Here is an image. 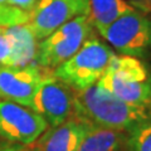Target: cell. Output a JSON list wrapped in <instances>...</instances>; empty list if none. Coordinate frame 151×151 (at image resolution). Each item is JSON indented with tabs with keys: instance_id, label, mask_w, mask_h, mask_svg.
I'll list each match as a JSON object with an SVG mask.
<instances>
[{
	"instance_id": "6da1fadb",
	"label": "cell",
	"mask_w": 151,
	"mask_h": 151,
	"mask_svg": "<svg viewBox=\"0 0 151 151\" xmlns=\"http://www.w3.org/2000/svg\"><path fill=\"white\" fill-rule=\"evenodd\" d=\"M150 112L119 100L97 84L74 92L73 116L88 125L127 132Z\"/></svg>"
},
{
	"instance_id": "7a4b0ae2",
	"label": "cell",
	"mask_w": 151,
	"mask_h": 151,
	"mask_svg": "<svg viewBox=\"0 0 151 151\" xmlns=\"http://www.w3.org/2000/svg\"><path fill=\"white\" fill-rule=\"evenodd\" d=\"M96 84L121 101L151 110V74L137 57L115 54Z\"/></svg>"
},
{
	"instance_id": "3957f363",
	"label": "cell",
	"mask_w": 151,
	"mask_h": 151,
	"mask_svg": "<svg viewBox=\"0 0 151 151\" xmlns=\"http://www.w3.org/2000/svg\"><path fill=\"white\" fill-rule=\"evenodd\" d=\"M115 52L97 38H88L68 60L58 65L53 74L74 92L96 84L107 70Z\"/></svg>"
},
{
	"instance_id": "277c9868",
	"label": "cell",
	"mask_w": 151,
	"mask_h": 151,
	"mask_svg": "<svg viewBox=\"0 0 151 151\" xmlns=\"http://www.w3.org/2000/svg\"><path fill=\"white\" fill-rule=\"evenodd\" d=\"M92 28L87 14L73 18L43 40L38 42L34 63L45 70L55 69L91 38Z\"/></svg>"
},
{
	"instance_id": "5b68a950",
	"label": "cell",
	"mask_w": 151,
	"mask_h": 151,
	"mask_svg": "<svg viewBox=\"0 0 151 151\" xmlns=\"http://www.w3.org/2000/svg\"><path fill=\"white\" fill-rule=\"evenodd\" d=\"M120 54L140 57L151 49V18L139 10L119 18L101 34Z\"/></svg>"
},
{
	"instance_id": "8992f818",
	"label": "cell",
	"mask_w": 151,
	"mask_h": 151,
	"mask_svg": "<svg viewBox=\"0 0 151 151\" xmlns=\"http://www.w3.org/2000/svg\"><path fill=\"white\" fill-rule=\"evenodd\" d=\"M39 113L10 101H0V137L12 144L33 145L48 129Z\"/></svg>"
},
{
	"instance_id": "52a82bcc",
	"label": "cell",
	"mask_w": 151,
	"mask_h": 151,
	"mask_svg": "<svg viewBox=\"0 0 151 151\" xmlns=\"http://www.w3.org/2000/svg\"><path fill=\"white\" fill-rule=\"evenodd\" d=\"M74 91L53 73H45L37 89L32 110L55 127L73 116Z\"/></svg>"
},
{
	"instance_id": "ba28073f",
	"label": "cell",
	"mask_w": 151,
	"mask_h": 151,
	"mask_svg": "<svg viewBox=\"0 0 151 151\" xmlns=\"http://www.w3.org/2000/svg\"><path fill=\"white\" fill-rule=\"evenodd\" d=\"M89 8L77 0H38L29 13L28 25L38 42L50 35L73 18L87 14Z\"/></svg>"
},
{
	"instance_id": "9c48e42d",
	"label": "cell",
	"mask_w": 151,
	"mask_h": 151,
	"mask_svg": "<svg viewBox=\"0 0 151 151\" xmlns=\"http://www.w3.org/2000/svg\"><path fill=\"white\" fill-rule=\"evenodd\" d=\"M44 74L43 68L35 63L24 67L0 65V100L15 102L32 110L33 100Z\"/></svg>"
},
{
	"instance_id": "30bf717a",
	"label": "cell",
	"mask_w": 151,
	"mask_h": 151,
	"mask_svg": "<svg viewBox=\"0 0 151 151\" xmlns=\"http://www.w3.org/2000/svg\"><path fill=\"white\" fill-rule=\"evenodd\" d=\"M38 40L28 24L0 27V65L24 67L34 62Z\"/></svg>"
},
{
	"instance_id": "8fae6325",
	"label": "cell",
	"mask_w": 151,
	"mask_h": 151,
	"mask_svg": "<svg viewBox=\"0 0 151 151\" xmlns=\"http://www.w3.org/2000/svg\"><path fill=\"white\" fill-rule=\"evenodd\" d=\"M88 129V124L77 117L55 127H48L35 141L34 151H77Z\"/></svg>"
},
{
	"instance_id": "7c38bea8",
	"label": "cell",
	"mask_w": 151,
	"mask_h": 151,
	"mask_svg": "<svg viewBox=\"0 0 151 151\" xmlns=\"http://www.w3.org/2000/svg\"><path fill=\"white\" fill-rule=\"evenodd\" d=\"M88 18L100 34L122 15L137 10L127 0H88Z\"/></svg>"
},
{
	"instance_id": "4fadbf2b",
	"label": "cell",
	"mask_w": 151,
	"mask_h": 151,
	"mask_svg": "<svg viewBox=\"0 0 151 151\" xmlns=\"http://www.w3.org/2000/svg\"><path fill=\"white\" fill-rule=\"evenodd\" d=\"M127 132L88 125L77 151H125Z\"/></svg>"
},
{
	"instance_id": "5bb4252c",
	"label": "cell",
	"mask_w": 151,
	"mask_h": 151,
	"mask_svg": "<svg viewBox=\"0 0 151 151\" xmlns=\"http://www.w3.org/2000/svg\"><path fill=\"white\" fill-rule=\"evenodd\" d=\"M125 151H151V112L127 131Z\"/></svg>"
},
{
	"instance_id": "9a60e30c",
	"label": "cell",
	"mask_w": 151,
	"mask_h": 151,
	"mask_svg": "<svg viewBox=\"0 0 151 151\" xmlns=\"http://www.w3.org/2000/svg\"><path fill=\"white\" fill-rule=\"evenodd\" d=\"M29 18V12L23 10V9L8 3H0V27L28 24Z\"/></svg>"
},
{
	"instance_id": "2e32d148",
	"label": "cell",
	"mask_w": 151,
	"mask_h": 151,
	"mask_svg": "<svg viewBox=\"0 0 151 151\" xmlns=\"http://www.w3.org/2000/svg\"><path fill=\"white\" fill-rule=\"evenodd\" d=\"M127 1L141 13H151V0H127Z\"/></svg>"
},
{
	"instance_id": "e0dca14e",
	"label": "cell",
	"mask_w": 151,
	"mask_h": 151,
	"mask_svg": "<svg viewBox=\"0 0 151 151\" xmlns=\"http://www.w3.org/2000/svg\"><path fill=\"white\" fill-rule=\"evenodd\" d=\"M38 0H9V4L12 5H15L18 8L23 9V10H27V12H32L33 8L35 6Z\"/></svg>"
},
{
	"instance_id": "ac0fdd59",
	"label": "cell",
	"mask_w": 151,
	"mask_h": 151,
	"mask_svg": "<svg viewBox=\"0 0 151 151\" xmlns=\"http://www.w3.org/2000/svg\"><path fill=\"white\" fill-rule=\"evenodd\" d=\"M0 151H30L28 150L25 146L13 144V145H5V146H0Z\"/></svg>"
},
{
	"instance_id": "d6986e66",
	"label": "cell",
	"mask_w": 151,
	"mask_h": 151,
	"mask_svg": "<svg viewBox=\"0 0 151 151\" xmlns=\"http://www.w3.org/2000/svg\"><path fill=\"white\" fill-rule=\"evenodd\" d=\"M77 1L82 3V4H84V5H87V6H88V0H77Z\"/></svg>"
},
{
	"instance_id": "ffe728a7",
	"label": "cell",
	"mask_w": 151,
	"mask_h": 151,
	"mask_svg": "<svg viewBox=\"0 0 151 151\" xmlns=\"http://www.w3.org/2000/svg\"><path fill=\"white\" fill-rule=\"evenodd\" d=\"M0 3H8L9 4V0H0Z\"/></svg>"
}]
</instances>
